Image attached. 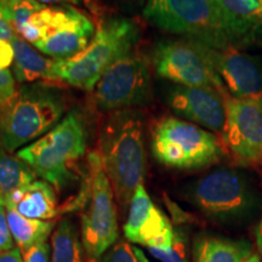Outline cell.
<instances>
[{"instance_id":"obj_17","label":"cell","mask_w":262,"mask_h":262,"mask_svg":"<svg viewBox=\"0 0 262 262\" xmlns=\"http://www.w3.org/2000/svg\"><path fill=\"white\" fill-rule=\"evenodd\" d=\"M6 208L33 220L51 221L58 215L56 194L47 181L35 180L5 198Z\"/></svg>"},{"instance_id":"obj_4","label":"cell","mask_w":262,"mask_h":262,"mask_svg":"<svg viewBox=\"0 0 262 262\" xmlns=\"http://www.w3.org/2000/svg\"><path fill=\"white\" fill-rule=\"evenodd\" d=\"M86 130L79 113L72 111L63 119L17 157L34 170L37 176L56 189L64 188L74 178L73 165L86 152Z\"/></svg>"},{"instance_id":"obj_15","label":"cell","mask_w":262,"mask_h":262,"mask_svg":"<svg viewBox=\"0 0 262 262\" xmlns=\"http://www.w3.org/2000/svg\"><path fill=\"white\" fill-rule=\"evenodd\" d=\"M225 91L214 86L175 85L168 93V104L191 123L222 135L226 123Z\"/></svg>"},{"instance_id":"obj_23","label":"cell","mask_w":262,"mask_h":262,"mask_svg":"<svg viewBox=\"0 0 262 262\" xmlns=\"http://www.w3.org/2000/svg\"><path fill=\"white\" fill-rule=\"evenodd\" d=\"M0 4L9 12L16 34L18 35L27 27L32 16L47 6L37 0H0Z\"/></svg>"},{"instance_id":"obj_36","label":"cell","mask_w":262,"mask_h":262,"mask_svg":"<svg viewBox=\"0 0 262 262\" xmlns=\"http://www.w3.org/2000/svg\"><path fill=\"white\" fill-rule=\"evenodd\" d=\"M0 152H2V150H0Z\"/></svg>"},{"instance_id":"obj_2","label":"cell","mask_w":262,"mask_h":262,"mask_svg":"<svg viewBox=\"0 0 262 262\" xmlns=\"http://www.w3.org/2000/svg\"><path fill=\"white\" fill-rule=\"evenodd\" d=\"M64 95L42 83L27 84L0 106V146L6 152L31 145L63 119Z\"/></svg>"},{"instance_id":"obj_32","label":"cell","mask_w":262,"mask_h":262,"mask_svg":"<svg viewBox=\"0 0 262 262\" xmlns=\"http://www.w3.org/2000/svg\"><path fill=\"white\" fill-rule=\"evenodd\" d=\"M40 4H58V5H70V4H83L86 0H37Z\"/></svg>"},{"instance_id":"obj_10","label":"cell","mask_w":262,"mask_h":262,"mask_svg":"<svg viewBox=\"0 0 262 262\" xmlns=\"http://www.w3.org/2000/svg\"><path fill=\"white\" fill-rule=\"evenodd\" d=\"M226 123L221 140L238 165L262 168V95L237 98L224 93Z\"/></svg>"},{"instance_id":"obj_5","label":"cell","mask_w":262,"mask_h":262,"mask_svg":"<svg viewBox=\"0 0 262 262\" xmlns=\"http://www.w3.org/2000/svg\"><path fill=\"white\" fill-rule=\"evenodd\" d=\"M191 201L209 217L228 224H244L258 211L261 198L242 170L221 168L193 183Z\"/></svg>"},{"instance_id":"obj_21","label":"cell","mask_w":262,"mask_h":262,"mask_svg":"<svg viewBox=\"0 0 262 262\" xmlns=\"http://www.w3.org/2000/svg\"><path fill=\"white\" fill-rule=\"evenodd\" d=\"M51 262H83V243L75 225L64 219L51 234Z\"/></svg>"},{"instance_id":"obj_20","label":"cell","mask_w":262,"mask_h":262,"mask_svg":"<svg viewBox=\"0 0 262 262\" xmlns=\"http://www.w3.org/2000/svg\"><path fill=\"white\" fill-rule=\"evenodd\" d=\"M6 214L12 239L22 254L35 245L48 242L52 229L55 228L54 221L27 219L10 208H6Z\"/></svg>"},{"instance_id":"obj_31","label":"cell","mask_w":262,"mask_h":262,"mask_svg":"<svg viewBox=\"0 0 262 262\" xmlns=\"http://www.w3.org/2000/svg\"><path fill=\"white\" fill-rule=\"evenodd\" d=\"M0 262H25L24 254L18 247L12 248L11 250L0 253Z\"/></svg>"},{"instance_id":"obj_22","label":"cell","mask_w":262,"mask_h":262,"mask_svg":"<svg viewBox=\"0 0 262 262\" xmlns=\"http://www.w3.org/2000/svg\"><path fill=\"white\" fill-rule=\"evenodd\" d=\"M37 173L17 156L0 152V195L6 196L35 181Z\"/></svg>"},{"instance_id":"obj_29","label":"cell","mask_w":262,"mask_h":262,"mask_svg":"<svg viewBox=\"0 0 262 262\" xmlns=\"http://www.w3.org/2000/svg\"><path fill=\"white\" fill-rule=\"evenodd\" d=\"M16 37L17 35H16V31L9 12L0 4V40L11 42Z\"/></svg>"},{"instance_id":"obj_35","label":"cell","mask_w":262,"mask_h":262,"mask_svg":"<svg viewBox=\"0 0 262 262\" xmlns=\"http://www.w3.org/2000/svg\"><path fill=\"white\" fill-rule=\"evenodd\" d=\"M245 262H261V260H260V256H258V254H251Z\"/></svg>"},{"instance_id":"obj_12","label":"cell","mask_w":262,"mask_h":262,"mask_svg":"<svg viewBox=\"0 0 262 262\" xmlns=\"http://www.w3.org/2000/svg\"><path fill=\"white\" fill-rule=\"evenodd\" d=\"M153 62L157 74L176 85L226 89L212 67L206 47L198 41L183 39L159 42Z\"/></svg>"},{"instance_id":"obj_30","label":"cell","mask_w":262,"mask_h":262,"mask_svg":"<svg viewBox=\"0 0 262 262\" xmlns=\"http://www.w3.org/2000/svg\"><path fill=\"white\" fill-rule=\"evenodd\" d=\"M14 63V48L11 42L0 40V70H8Z\"/></svg>"},{"instance_id":"obj_33","label":"cell","mask_w":262,"mask_h":262,"mask_svg":"<svg viewBox=\"0 0 262 262\" xmlns=\"http://www.w3.org/2000/svg\"><path fill=\"white\" fill-rule=\"evenodd\" d=\"M256 244H257L258 251H260V254L262 255V217L260 222H258L257 228H256Z\"/></svg>"},{"instance_id":"obj_6","label":"cell","mask_w":262,"mask_h":262,"mask_svg":"<svg viewBox=\"0 0 262 262\" xmlns=\"http://www.w3.org/2000/svg\"><path fill=\"white\" fill-rule=\"evenodd\" d=\"M143 16L162 31L183 35L209 48L232 45L216 0H148Z\"/></svg>"},{"instance_id":"obj_7","label":"cell","mask_w":262,"mask_h":262,"mask_svg":"<svg viewBox=\"0 0 262 262\" xmlns=\"http://www.w3.org/2000/svg\"><path fill=\"white\" fill-rule=\"evenodd\" d=\"M225 150L221 137L179 118H164L153 130V155L159 163L169 168H206L220 160Z\"/></svg>"},{"instance_id":"obj_9","label":"cell","mask_w":262,"mask_h":262,"mask_svg":"<svg viewBox=\"0 0 262 262\" xmlns=\"http://www.w3.org/2000/svg\"><path fill=\"white\" fill-rule=\"evenodd\" d=\"M88 164L90 173L89 193L88 205L80 217V238L85 253L91 260L96 261L117 243L119 228L114 192L103 169L100 153H90Z\"/></svg>"},{"instance_id":"obj_26","label":"cell","mask_w":262,"mask_h":262,"mask_svg":"<svg viewBox=\"0 0 262 262\" xmlns=\"http://www.w3.org/2000/svg\"><path fill=\"white\" fill-rule=\"evenodd\" d=\"M14 247V239L10 232L6 214V204L4 196L0 195V253L11 250Z\"/></svg>"},{"instance_id":"obj_8","label":"cell","mask_w":262,"mask_h":262,"mask_svg":"<svg viewBox=\"0 0 262 262\" xmlns=\"http://www.w3.org/2000/svg\"><path fill=\"white\" fill-rule=\"evenodd\" d=\"M95 26L72 5L45 6L29 19L19 34L41 54L64 60L80 54L93 40Z\"/></svg>"},{"instance_id":"obj_34","label":"cell","mask_w":262,"mask_h":262,"mask_svg":"<svg viewBox=\"0 0 262 262\" xmlns=\"http://www.w3.org/2000/svg\"><path fill=\"white\" fill-rule=\"evenodd\" d=\"M133 249H134V253H135L136 257L139 258L140 262H152V261H149V258L146 256V254L143 253L142 249H140L137 247H133Z\"/></svg>"},{"instance_id":"obj_14","label":"cell","mask_w":262,"mask_h":262,"mask_svg":"<svg viewBox=\"0 0 262 262\" xmlns=\"http://www.w3.org/2000/svg\"><path fill=\"white\" fill-rule=\"evenodd\" d=\"M175 231L171 222L149 198L145 186L137 187L124 225V235L134 244L147 249L168 250L172 245Z\"/></svg>"},{"instance_id":"obj_16","label":"cell","mask_w":262,"mask_h":262,"mask_svg":"<svg viewBox=\"0 0 262 262\" xmlns=\"http://www.w3.org/2000/svg\"><path fill=\"white\" fill-rule=\"evenodd\" d=\"M228 38L239 49L262 44V0H216Z\"/></svg>"},{"instance_id":"obj_28","label":"cell","mask_w":262,"mask_h":262,"mask_svg":"<svg viewBox=\"0 0 262 262\" xmlns=\"http://www.w3.org/2000/svg\"><path fill=\"white\" fill-rule=\"evenodd\" d=\"M51 245L45 243L38 244L24 253L25 262H50Z\"/></svg>"},{"instance_id":"obj_1","label":"cell","mask_w":262,"mask_h":262,"mask_svg":"<svg viewBox=\"0 0 262 262\" xmlns=\"http://www.w3.org/2000/svg\"><path fill=\"white\" fill-rule=\"evenodd\" d=\"M100 156L118 204L126 210L146 172L143 123L137 112L117 111L108 118L101 130Z\"/></svg>"},{"instance_id":"obj_18","label":"cell","mask_w":262,"mask_h":262,"mask_svg":"<svg viewBox=\"0 0 262 262\" xmlns=\"http://www.w3.org/2000/svg\"><path fill=\"white\" fill-rule=\"evenodd\" d=\"M14 48L12 73L18 83H35L39 80H55L54 67L56 58H48L41 52L32 47L31 42L21 37L11 41Z\"/></svg>"},{"instance_id":"obj_3","label":"cell","mask_w":262,"mask_h":262,"mask_svg":"<svg viewBox=\"0 0 262 262\" xmlns=\"http://www.w3.org/2000/svg\"><path fill=\"white\" fill-rule=\"evenodd\" d=\"M139 40V27L129 18H113L95 33L93 40L80 54L57 60L54 79L72 86L91 90L114 62L130 54Z\"/></svg>"},{"instance_id":"obj_27","label":"cell","mask_w":262,"mask_h":262,"mask_svg":"<svg viewBox=\"0 0 262 262\" xmlns=\"http://www.w3.org/2000/svg\"><path fill=\"white\" fill-rule=\"evenodd\" d=\"M16 93L15 77L9 70H0V106L14 96Z\"/></svg>"},{"instance_id":"obj_25","label":"cell","mask_w":262,"mask_h":262,"mask_svg":"<svg viewBox=\"0 0 262 262\" xmlns=\"http://www.w3.org/2000/svg\"><path fill=\"white\" fill-rule=\"evenodd\" d=\"M96 262H140L136 257L134 249L126 242L119 241L112 245L103 255L97 258Z\"/></svg>"},{"instance_id":"obj_11","label":"cell","mask_w":262,"mask_h":262,"mask_svg":"<svg viewBox=\"0 0 262 262\" xmlns=\"http://www.w3.org/2000/svg\"><path fill=\"white\" fill-rule=\"evenodd\" d=\"M152 84L147 61L127 54L104 72L95 86V103L101 111H124L148 103Z\"/></svg>"},{"instance_id":"obj_13","label":"cell","mask_w":262,"mask_h":262,"mask_svg":"<svg viewBox=\"0 0 262 262\" xmlns=\"http://www.w3.org/2000/svg\"><path fill=\"white\" fill-rule=\"evenodd\" d=\"M206 47V45H205ZM216 73L228 91L237 98L262 95V58L233 45L221 49L206 47Z\"/></svg>"},{"instance_id":"obj_19","label":"cell","mask_w":262,"mask_h":262,"mask_svg":"<svg viewBox=\"0 0 262 262\" xmlns=\"http://www.w3.org/2000/svg\"><path fill=\"white\" fill-rule=\"evenodd\" d=\"M193 262H245L251 254L247 241L201 234L193 243Z\"/></svg>"},{"instance_id":"obj_24","label":"cell","mask_w":262,"mask_h":262,"mask_svg":"<svg viewBox=\"0 0 262 262\" xmlns=\"http://www.w3.org/2000/svg\"><path fill=\"white\" fill-rule=\"evenodd\" d=\"M148 251L153 257H156L160 262H188L186 239L180 231H175L172 245L168 250L148 249Z\"/></svg>"}]
</instances>
